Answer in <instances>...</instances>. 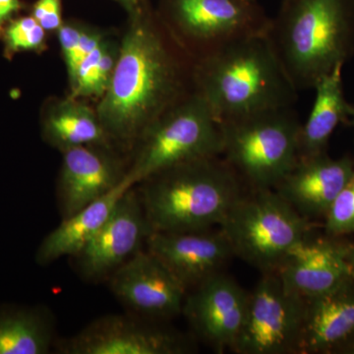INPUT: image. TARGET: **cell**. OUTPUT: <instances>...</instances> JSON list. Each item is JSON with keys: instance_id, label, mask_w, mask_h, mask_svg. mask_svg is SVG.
I'll return each mask as SVG.
<instances>
[{"instance_id": "ba28073f", "label": "cell", "mask_w": 354, "mask_h": 354, "mask_svg": "<svg viewBox=\"0 0 354 354\" xmlns=\"http://www.w3.org/2000/svg\"><path fill=\"white\" fill-rule=\"evenodd\" d=\"M167 8L177 32L199 53L197 62L235 41L264 36L271 23L257 0H169Z\"/></svg>"}, {"instance_id": "d6a6232c", "label": "cell", "mask_w": 354, "mask_h": 354, "mask_svg": "<svg viewBox=\"0 0 354 354\" xmlns=\"http://www.w3.org/2000/svg\"><path fill=\"white\" fill-rule=\"evenodd\" d=\"M124 3L129 4V6H136L138 3V0H124Z\"/></svg>"}, {"instance_id": "9c48e42d", "label": "cell", "mask_w": 354, "mask_h": 354, "mask_svg": "<svg viewBox=\"0 0 354 354\" xmlns=\"http://www.w3.org/2000/svg\"><path fill=\"white\" fill-rule=\"evenodd\" d=\"M306 300L286 288L277 272L262 274L249 292L245 324L234 353H299Z\"/></svg>"}, {"instance_id": "277c9868", "label": "cell", "mask_w": 354, "mask_h": 354, "mask_svg": "<svg viewBox=\"0 0 354 354\" xmlns=\"http://www.w3.org/2000/svg\"><path fill=\"white\" fill-rule=\"evenodd\" d=\"M143 183L139 198L151 232L221 227L248 188L221 156L174 165Z\"/></svg>"}, {"instance_id": "e0dca14e", "label": "cell", "mask_w": 354, "mask_h": 354, "mask_svg": "<svg viewBox=\"0 0 354 354\" xmlns=\"http://www.w3.org/2000/svg\"><path fill=\"white\" fill-rule=\"evenodd\" d=\"M60 177V204L64 218L106 196L122 181L115 165L88 146L65 149Z\"/></svg>"}, {"instance_id": "30bf717a", "label": "cell", "mask_w": 354, "mask_h": 354, "mask_svg": "<svg viewBox=\"0 0 354 354\" xmlns=\"http://www.w3.org/2000/svg\"><path fill=\"white\" fill-rule=\"evenodd\" d=\"M249 292L227 274H216L186 295L183 313L212 348L234 351L245 324Z\"/></svg>"}, {"instance_id": "7c38bea8", "label": "cell", "mask_w": 354, "mask_h": 354, "mask_svg": "<svg viewBox=\"0 0 354 354\" xmlns=\"http://www.w3.org/2000/svg\"><path fill=\"white\" fill-rule=\"evenodd\" d=\"M111 290L128 308L155 321L183 313L188 293L158 258L141 250L111 274Z\"/></svg>"}, {"instance_id": "83f0119b", "label": "cell", "mask_w": 354, "mask_h": 354, "mask_svg": "<svg viewBox=\"0 0 354 354\" xmlns=\"http://www.w3.org/2000/svg\"><path fill=\"white\" fill-rule=\"evenodd\" d=\"M81 32L75 28L60 27L59 41L64 50L65 60L68 65L75 55L77 46L81 38Z\"/></svg>"}, {"instance_id": "4fadbf2b", "label": "cell", "mask_w": 354, "mask_h": 354, "mask_svg": "<svg viewBox=\"0 0 354 354\" xmlns=\"http://www.w3.org/2000/svg\"><path fill=\"white\" fill-rule=\"evenodd\" d=\"M150 234L141 200L131 188L122 195L92 241L73 257L79 272L90 279L109 276L139 252Z\"/></svg>"}, {"instance_id": "9a60e30c", "label": "cell", "mask_w": 354, "mask_h": 354, "mask_svg": "<svg viewBox=\"0 0 354 354\" xmlns=\"http://www.w3.org/2000/svg\"><path fill=\"white\" fill-rule=\"evenodd\" d=\"M353 171L354 160L348 156L335 160L325 153L299 158L274 190L298 214L312 221L325 218Z\"/></svg>"}, {"instance_id": "603a6c76", "label": "cell", "mask_w": 354, "mask_h": 354, "mask_svg": "<svg viewBox=\"0 0 354 354\" xmlns=\"http://www.w3.org/2000/svg\"><path fill=\"white\" fill-rule=\"evenodd\" d=\"M324 218L330 236L354 235V171Z\"/></svg>"}, {"instance_id": "7a4b0ae2", "label": "cell", "mask_w": 354, "mask_h": 354, "mask_svg": "<svg viewBox=\"0 0 354 354\" xmlns=\"http://www.w3.org/2000/svg\"><path fill=\"white\" fill-rule=\"evenodd\" d=\"M194 84L220 123L292 106L298 97L266 35L235 41L198 60Z\"/></svg>"}, {"instance_id": "44dd1931", "label": "cell", "mask_w": 354, "mask_h": 354, "mask_svg": "<svg viewBox=\"0 0 354 354\" xmlns=\"http://www.w3.org/2000/svg\"><path fill=\"white\" fill-rule=\"evenodd\" d=\"M53 342V324L37 308L0 311V354H46Z\"/></svg>"}, {"instance_id": "52a82bcc", "label": "cell", "mask_w": 354, "mask_h": 354, "mask_svg": "<svg viewBox=\"0 0 354 354\" xmlns=\"http://www.w3.org/2000/svg\"><path fill=\"white\" fill-rule=\"evenodd\" d=\"M221 123L194 90L165 111L143 134V143L125 178L132 185L174 165L221 156Z\"/></svg>"}, {"instance_id": "5bb4252c", "label": "cell", "mask_w": 354, "mask_h": 354, "mask_svg": "<svg viewBox=\"0 0 354 354\" xmlns=\"http://www.w3.org/2000/svg\"><path fill=\"white\" fill-rule=\"evenodd\" d=\"M146 243L149 252L167 267L187 292L220 274L234 257L221 230L151 232Z\"/></svg>"}, {"instance_id": "4dcf8cb0", "label": "cell", "mask_w": 354, "mask_h": 354, "mask_svg": "<svg viewBox=\"0 0 354 354\" xmlns=\"http://www.w3.org/2000/svg\"><path fill=\"white\" fill-rule=\"evenodd\" d=\"M348 258L351 265V274L354 279V245H348Z\"/></svg>"}, {"instance_id": "2e32d148", "label": "cell", "mask_w": 354, "mask_h": 354, "mask_svg": "<svg viewBox=\"0 0 354 354\" xmlns=\"http://www.w3.org/2000/svg\"><path fill=\"white\" fill-rule=\"evenodd\" d=\"M348 252V245L308 237L292 249L277 272L291 292L313 299L353 278Z\"/></svg>"}, {"instance_id": "f1b7e54d", "label": "cell", "mask_w": 354, "mask_h": 354, "mask_svg": "<svg viewBox=\"0 0 354 354\" xmlns=\"http://www.w3.org/2000/svg\"><path fill=\"white\" fill-rule=\"evenodd\" d=\"M18 0H0V24L10 16L11 13L19 9Z\"/></svg>"}, {"instance_id": "ffe728a7", "label": "cell", "mask_w": 354, "mask_h": 354, "mask_svg": "<svg viewBox=\"0 0 354 354\" xmlns=\"http://www.w3.org/2000/svg\"><path fill=\"white\" fill-rule=\"evenodd\" d=\"M342 65L316 84V97L299 136V158L322 155L335 128L349 120V104L342 86Z\"/></svg>"}, {"instance_id": "836d02e7", "label": "cell", "mask_w": 354, "mask_h": 354, "mask_svg": "<svg viewBox=\"0 0 354 354\" xmlns=\"http://www.w3.org/2000/svg\"><path fill=\"white\" fill-rule=\"evenodd\" d=\"M123 2H124V0H122Z\"/></svg>"}, {"instance_id": "8992f818", "label": "cell", "mask_w": 354, "mask_h": 354, "mask_svg": "<svg viewBox=\"0 0 354 354\" xmlns=\"http://www.w3.org/2000/svg\"><path fill=\"white\" fill-rule=\"evenodd\" d=\"M221 230L235 257L265 274L278 271L292 249L310 237L311 221L276 190L247 188Z\"/></svg>"}, {"instance_id": "4316f807", "label": "cell", "mask_w": 354, "mask_h": 354, "mask_svg": "<svg viewBox=\"0 0 354 354\" xmlns=\"http://www.w3.org/2000/svg\"><path fill=\"white\" fill-rule=\"evenodd\" d=\"M114 66L115 65L113 64V57L108 50H104L95 71L93 94L100 95L106 92L113 76Z\"/></svg>"}, {"instance_id": "ac0fdd59", "label": "cell", "mask_w": 354, "mask_h": 354, "mask_svg": "<svg viewBox=\"0 0 354 354\" xmlns=\"http://www.w3.org/2000/svg\"><path fill=\"white\" fill-rule=\"evenodd\" d=\"M354 337V279L306 300L299 354L335 353Z\"/></svg>"}, {"instance_id": "8fae6325", "label": "cell", "mask_w": 354, "mask_h": 354, "mask_svg": "<svg viewBox=\"0 0 354 354\" xmlns=\"http://www.w3.org/2000/svg\"><path fill=\"white\" fill-rule=\"evenodd\" d=\"M190 342L176 330L133 317H102L62 342L67 354H183Z\"/></svg>"}, {"instance_id": "5b68a950", "label": "cell", "mask_w": 354, "mask_h": 354, "mask_svg": "<svg viewBox=\"0 0 354 354\" xmlns=\"http://www.w3.org/2000/svg\"><path fill=\"white\" fill-rule=\"evenodd\" d=\"M302 123L292 106L221 122V157L251 189H274L299 158Z\"/></svg>"}, {"instance_id": "484cf974", "label": "cell", "mask_w": 354, "mask_h": 354, "mask_svg": "<svg viewBox=\"0 0 354 354\" xmlns=\"http://www.w3.org/2000/svg\"><path fill=\"white\" fill-rule=\"evenodd\" d=\"M101 39H100V37L97 36V35L86 34V32L81 34L80 41H79L78 46H77L75 55H74L70 64L67 65L72 82L74 83V81H75L77 69H78L79 64H81L84 58L90 55L97 46H101Z\"/></svg>"}, {"instance_id": "6da1fadb", "label": "cell", "mask_w": 354, "mask_h": 354, "mask_svg": "<svg viewBox=\"0 0 354 354\" xmlns=\"http://www.w3.org/2000/svg\"><path fill=\"white\" fill-rule=\"evenodd\" d=\"M185 68L176 48L151 21L127 32L99 106L104 131L120 139L141 136L185 95Z\"/></svg>"}, {"instance_id": "1f68e13d", "label": "cell", "mask_w": 354, "mask_h": 354, "mask_svg": "<svg viewBox=\"0 0 354 354\" xmlns=\"http://www.w3.org/2000/svg\"><path fill=\"white\" fill-rule=\"evenodd\" d=\"M348 118L349 120L351 121V123H353V125L354 127V106H353V104H349Z\"/></svg>"}, {"instance_id": "cb8c5ba5", "label": "cell", "mask_w": 354, "mask_h": 354, "mask_svg": "<svg viewBox=\"0 0 354 354\" xmlns=\"http://www.w3.org/2000/svg\"><path fill=\"white\" fill-rule=\"evenodd\" d=\"M46 30L34 17L15 21L6 32L7 41L13 50H32L43 43Z\"/></svg>"}, {"instance_id": "7402d4cb", "label": "cell", "mask_w": 354, "mask_h": 354, "mask_svg": "<svg viewBox=\"0 0 354 354\" xmlns=\"http://www.w3.org/2000/svg\"><path fill=\"white\" fill-rule=\"evenodd\" d=\"M104 130L90 111L78 106L62 109L48 118L46 133L62 151L76 146H88L104 139Z\"/></svg>"}, {"instance_id": "3957f363", "label": "cell", "mask_w": 354, "mask_h": 354, "mask_svg": "<svg viewBox=\"0 0 354 354\" xmlns=\"http://www.w3.org/2000/svg\"><path fill=\"white\" fill-rule=\"evenodd\" d=\"M266 37L298 92L314 88L353 55L354 0H283Z\"/></svg>"}, {"instance_id": "d4e9b609", "label": "cell", "mask_w": 354, "mask_h": 354, "mask_svg": "<svg viewBox=\"0 0 354 354\" xmlns=\"http://www.w3.org/2000/svg\"><path fill=\"white\" fill-rule=\"evenodd\" d=\"M34 18L44 30L60 28V0H39L35 6Z\"/></svg>"}, {"instance_id": "f546056e", "label": "cell", "mask_w": 354, "mask_h": 354, "mask_svg": "<svg viewBox=\"0 0 354 354\" xmlns=\"http://www.w3.org/2000/svg\"><path fill=\"white\" fill-rule=\"evenodd\" d=\"M342 354H354V337L351 341L344 344L342 348L337 349V353Z\"/></svg>"}, {"instance_id": "d6986e66", "label": "cell", "mask_w": 354, "mask_h": 354, "mask_svg": "<svg viewBox=\"0 0 354 354\" xmlns=\"http://www.w3.org/2000/svg\"><path fill=\"white\" fill-rule=\"evenodd\" d=\"M132 187L124 176L106 196L64 218L41 241L36 254L37 263L48 265L65 256L75 257L108 221L122 195Z\"/></svg>"}]
</instances>
